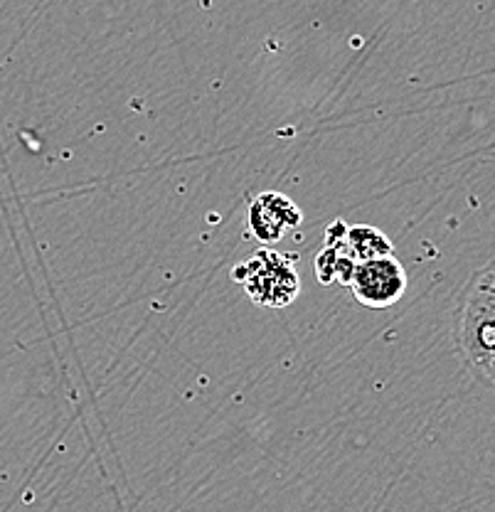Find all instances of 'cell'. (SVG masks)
I'll use <instances>...</instances> for the list:
<instances>
[{"mask_svg": "<svg viewBox=\"0 0 495 512\" xmlns=\"http://www.w3.org/2000/svg\"><path fill=\"white\" fill-rule=\"evenodd\" d=\"M456 345L473 377L483 384H491L495 352V274L491 264L476 271L463 291Z\"/></svg>", "mask_w": 495, "mask_h": 512, "instance_id": "cell-1", "label": "cell"}, {"mask_svg": "<svg viewBox=\"0 0 495 512\" xmlns=\"http://www.w3.org/2000/svg\"><path fill=\"white\" fill-rule=\"evenodd\" d=\"M232 279L244 286L247 296L257 306L266 308L289 306L301 291L296 256L271 252V249H259L244 264L234 266Z\"/></svg>", "mask_w": 495, "mask_h": 512, "instance_id": "cell-2", "label": "cell"}, {"mask_svg": "<svg viewBox=\"0 0 495 512\" xmlns=\"http://www.w3.org/2000/svg\"><path fill=\"white\" fill-rule=\"evenodd\" d=\"M350 288L358 303L372 308V311H385V308L397 306L402 301L404 291H407V271L390 256H377V259H367L355 264Z\"/></svg>", "mask_w": 495, "mask_h": 512, "instance_id": "cell-3", "label": "cell"}, {"mask_svg": "<svg viewBox=\"0 0 495 512\" xmlns=\"http://www.w3.org/2000/svg\"><path fill=\"white\" fill-rule=\"evenodd\" d=\"M303 215L294 200L281 192H262L249 205V229L264 244H274L294 232Z\"/></svg>", "mask_w": 495, "mask_h": 512, "instance_id": "cell-4", "label": "cell"}, {"mask_svg": "<svg viewBox=\"0 0 495 512\" xmlns=\"http://www.w3.org/2000/svg\"><path fill=\"white\" fill-rule=\"evenodd\" d=\"M343 244L348 249V254L355 259V264L367 259H377V256L395 254V247L387 239V234L382 229L370 227V224H353V227L345 229Z\"/></svg>", "mask_w": 495, "mask_h": 512, "instance_id": "cell-5", "label": "cell"}, {"mask_svg": "<svg viewBox=\"0 0 495 512\" xmlns=\"http://www.w3.org/2000/svg\"><path fill=\"white\" fill-rule=\"evenodd\" d=\"M316 276L321 284H343L348 286L350 279H353L355 271V259L345 249L343 239L338 242H328L323 252L316 254Z\"/></svg>", "mask_w": 495, "mask_h": 512, "instance_id": "cell-6", "label": "cell"}]
</instances>
